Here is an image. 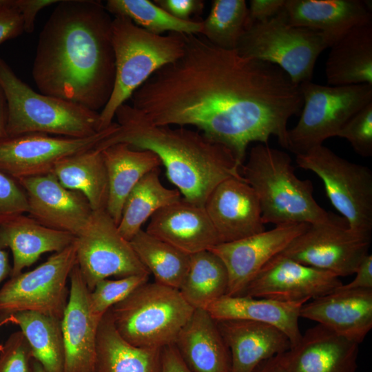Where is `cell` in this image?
Masks as SVG:
<instances>
[{
    "mask_svg": "<svg viewBox=\"0 0 372 372\" xmlns=\"http://www.w3.org/2000/svg\"><path fill=\"white\" fill-rule=\"evenodd\" d=\"M130 242L139 260L154 275L155 282L180 289L189 267L190 255L143 229Z\"/></svg>",
    "mask_w": 372,
    "mask_h": 372,
    "instance_id": "cell-35",
    "label": "cell"
},
{
    "mask_svg": "<svg viewBox=\"0 0 372 372\" xmlns=\"http://www.w3.org/2000/svg\"><path fill=\"white\" fill-rule=\"evenodd\" d=\"M7 105L3 91L0 87V138L6 136Z\"/></svg>",
    "mask_w": 372,
    "mask_h": 372,
    "instance_id": "cell-49",
    "label": "cell"
},
{
    "mask_svg": "<svg viewBox=\"0 0 372 372\" xmlns=\"http://www.w3.org/2000/svg\"><path fill=\"white\" fill-rule=\"evenodd\" d=\"M68 303L61 319L63 372H94L96 335L101 320L90 309V291L77 264L70 274Z\"/></svg>",
    "mask_w": 372,
    "mask_h": 372,
    "instance_id": "cell-19",
    "label": "cell"
},
{
    "mask_svg": "<svg viewBox=\"0 0 372 372\" xmlns=\"http://www.w3.org/2000/svg\"><path fill=\"white\" fill-rule=\"evenodd\" d=\"M307 302H285L269 298L225 295L205 310L216 320H245L270 324L289 339L291 348L300 341V311Z\"/></svg>",
    "mask_w": 372,
    "mask_h": 372,
    "instance_id": "cell-26",
    "label": "cell"
},
{
    "mask_svg": "<svg viewBox=\"0 0 372 372\" xmlns=\"http://www.w3.org/2000/svg\"><path fill=\"white\" fill-rule=\"evenodd\" d=\"M24 32L23 21L15 7L0 9V43L20 36Z\"/></svg>",
    "mask_w": 372,
    "mask_h": 372,
    "instance_id": "cell-43",
    "label": "cell"
},
{
    "mask_svg": "<svg viewBox=\"0 0 372 372\" xmlns=\"http://www.w3.org/2000/svg\"><path fill=\"white\" fill-rule=\"evenodd\" d=\"M155 3L174 17L183 21H192L193 15L200 14L205 7L201 0H154Z\"/></svg>",
    "mask_w": 372,
    "mask_h": 372,
    "instance_id": "cell-42",
    "label": "cell"
},
{
    "mask_svg": "<svg viewBox=\"0 0 372 372\" xmlns=\"http://www.w3.org/2000/svg\"><path fill=\"white\" fill-rule=\"evenodd\" d=\"M112 42L115 79L109 101L99 112V131L114 122L118 108L126 103L152 74L183 54L185 34H152L126 17L114 16L112 22Z\"/></svg>",
    "mask_w": 372,
    "mask_h": 372,
    "instance_id": "cell-5",
    "label": "cell"
},
{
    "mask_svg": "<svg viewBox=\"0 0 372 372\" xmlns=\"http://www.w3.org/2000/svg\"><path fill=\"white\" fill-rule=\"evenodd\" d=\"M302 112L297 124L288 130V149L297 154L322 145L335 136L360 110L372 103V85H323L311 81L300 84Z\"/></svg>",
    "mask_w": 372,
    "mask_h": 372,
    "instance_id": "cell-9",
    "label": "cell"
},
{
    "mask_svg": "<svg viewBox=\"0 0 372 372\" xmlns=\"http://www.w3.org/2000/svg\"><path fill=\"white\" fill-rule=\"evenodd\" d=\"M17 181L27 196L28 213L40 224L76 237L88 225L93 210L87 199L62 185L53 173Z\"/></svg>",
    "mask_w": 372,
    "mask_h": 372,
    "instance_id": "cell-17",
    "label": "cell"
},
{
    "mask_svg": "<svg viewBox=\"0 0 372 372\" xmlns=\"http://www.w3.org/2000/svg\"><path fill=\"white\" fill-rule=\"evenodd\" d=\"M330 48L325 64L329 85H372V20L351 29Z\"/></svg>",
    "mask_w": 372,
    "mask_h": 372,
    "instance_id": "cell-28",
    "label": "cell"
},
{
    "mask_svg": "<svg viewBox=\"0 0 372 372\" xmlns=\"http://www.w3.org/2000/svg\"><path fill=\"white\" fill-rule=\"evenodd\" d=\"M308 223H287L232 242H221L209 250L223 262L228 273L226 295L238 296L260 269L304 232Z\"/></svg>",
    "mask_w": 372,
    "mask_h": 372,
    "instance_id": "cell-16",
    "label": "cell"
},
{
    "mask_svg": "<svg viewBox=\"0 0 372 372\" xmlns=\"http://www.w3.org/2000/svg\"><path fill=\"white\" fill-rule=\"evenodd\" d=\"M0 87L7 105V136L43 133L85 138L100 132L99 112L34 90L1 56Z\"/></svg>",
    "mask_w": 372,
    "mask_h": 372,
    "instance_id": "cell-6",
    "label": "cell"
},
{
    "mask_svg": "<svg viewBox=\"0 0 372 372\" xmlns=\"http://www.w3.org/2000/svg\"><path fill=\"white\" fill-rule=\"evenodd\" d=\"M329 47L322 33L290 24L282 10L268 20L250 23L236 50L279 67L300 85L311 81L318 57Z\"/></svg>",
    "mask_w": 372,
    "mask_h": 372,
    "instance_id": "cell-8",
    "label": "cell"
},
{
    "mask_svg": "<svg viewBox=\"0 0 372 372\" xmlns=\"http://www.w3.org/2000/svg\"><path fill=\"white\" fill-rule=\"evenodd\" d=\"M19 327L27 340L32 357L46 372H63L65 350L61 320L35 311L10 315L0 325Z\"/></svg>",
    "mask_w": 372,
    "mask_h": 372,
    "instance_id": "cell-32",
    "label": "cell"
},
{
    "mask_svg": "<svg viewBox=\"0 0 372 372\" xmlns=\"http://www.w3.org/2000/svg\"><path fill=\"white\" fill-rule=\"evenodd\" d=\"M31 366L32 372H46L41 364L34 358L32 360Z\"/></svg>",
    "mask_w": 372,
    "mask_h": 372,
    "instance_id": "cell-51",
    "label": "cell"
},
{
    "mask_svg": "<svg viewBox=\"0 0 372 372\" xmlns=\"http://www.w3.org/2000/svg\"><path fill=\"white\" fill-rule=\"evenodd\" d=\"M240 174L258 196L265 225L316 224L333 216L313 198L312 183L296 176L285 152L259 143L251 147Z\"/></svg>",
    "mask_w": 372,
    "mask_h": 372,
    "instance_id": "cell-4",
    "label": "cell"
},
{
    "mask_svg": "<svg viewBox=\"0 0 372 372\" xmlns=\"http://www.w3.org/2000/svg\"><path fill=\"white\" fill-rule=\"evenodd\" d=\"M52 173L65 187L82 193L93 211L106 210L108 178L101 151L91 149L65 157Z\"/></svg>",
    "mask_w": 372,
    "mask_h": 372,
    "instance_id": "cell-31",
    "label": "cell"
},
{
    "mask_svg": "<svg viewBox=\"0 0 372 372\" xmlns=\"http://www.w3.org/2000/svg\"><path fill=\"white\" fill-rule=\"evenodd\" d=\"M181 198L177 189H169L163 185L158 169L148 172L127 196L118 225L120 233L130 241L157 211Z\"/></svg>",
    "mask_w": 372,
    "mask_h": 372,
    "instance_id": "cell-33",
    "label": "cell"
},
{
    "mask_svg": "<svg viewBox=\"0 0 372 372\" xmlns=\"http://www.w3.org/2000/svg\"><path fill=\"white\" fill-rule=\"evenodd\" d=\"M145 231L188 255L221 243L205 207L183 197L157 211Z\"/></svg>",
    "mask_w": 372,
    "mask_h": 372,
    "instance_id": "cell-21",
    "label": "cell"
},
{
    "mask_svg": "<svg viewBox=\"0 0 372 372\" xmlns=\"http://www.w3.org/2000/svg\"><path fill=\"white\" fill-rule=\"evenodd\" d=\"M74 243L77 265L90 291L110 276L150 274L105 209L93 211Z\"/></svg>",
    "mask_w": 372,
    "mask_h": 372,
    "instance_id": "cell-12",
    "label": "cell"
},
{
    "mask_svg": "<svg viewBox=\"0 0 372 372\" xmlns=\"http://www.w3.org/2000/svg\"><path fill=\"white\" fill-rule=\"evenodd\" d=\"M282 11L290 24L322 33L330 47L353 28L372 20L371 1L285 0Z\"/></svg>",
    "mask_w": 372,
    "mask_h": 372,
    "instance_id": "cell-22",
    "label": "cell"
},
{
    "mask_svg": "<svg viewBox=\"0 0 372 372\" xmlns=\"http://www.w3.org/2000/svg\"><path fill=\"white\" fill-rule=\"evenodd\" d=\"M285 0H251L249 23L261 22L276 16L283 8Z\"/></svg>",
    "mask_w": 372,
    "mask_h": 372,
    "instance_id": "cell-45",
    "label": "cell"
},
{
    "mask_svg": "<svg viewBox=\"0 0 372 372\" xmlns=\"http://www.w3.org/2000/svg\"><path fill=\"white\" fill-rule=\"evenodd\" d=\"M204 207L221 242H232L265 230L258 196L243 178L220 182Z\"/></svg>",
    "mask_w": 372,
    "mask_h": 372,
    "instance_id": "cell-18",
    "label": "cell"
},
{
    "mask_svg": "<svg viewBox=\"0 0 372 372\" xmlns=\"http://www.w3.org/2000/svg\"><path fill=\"white\" fill-rule=\"evenodd\" d=\"M347 139L354 150L364 157L372 156V103L355 113L336 136Z\"/></svg>",
    "mask_w": 372,
    "mask_h": 372,
    "instance_id": "cell-39",
    "label": "cell"
},
{
    "mask_svg": "<svg viewBox=\"0 0 372 372\" xmlns=\"http://www.w3.org/2000/svg\"><path fill=\"white\" fill-rule=\"evenodd\" d=\"M228 273L222 260L205 250L190 255L187 275L178 289L194 309H206L212 302L226 295Z\"/></svg>",
    "mask_w": 372,
    "mask_h": 372,
    "instance_id": "cell-34",
    "label": "cell"
},
{
    "mask_svg": "<svg viewBox=\"0 0 372 372\" xmlns=\"http://www.w3.org/2000/svg\"><path fill=\"white\" fill-rule=\"evenodd\" d=\"M31 348L21 331L12 333L0 350V372H32Z\"/></svg>",
    "mask_w": 372,
    "mask_h": 372,
    "instance_id": "cell-40",
    "label": "cell"
},
{
    "mask_svg": "<svg viewBox=\"0 0 372 372\" xmlns=\"http://www.w3.org/2000/svg\"><path fill=\"white\" fill-rule=\"evenodd\" d=\"M297 165L315 173L323 182L327 197L343 215L349 229L371 236L372 172L346 160L323 145L297 154Z\"/></svg>",
    "mask_w": 372,
    "mask_h": 372,
    "instance_id": "cell-10",
    "label": "cell"
},
{
    "mask_svg": "<svg viewBox=\"0 0 372 372\" xmlns=\"http://www.w3.org/2000/svg\"><path fill=\"white\" fill-rule=\"evenodd\" d=\"M76 264L74 241L33 270L11 277L0 289V323L26 311L61 320L69 296L67 280Z\"/></svg>",
    "mask_w": 372,
    "mask_h": 372,
    "instance_id": "cell-11",
    "label": "cell"
},
{
    "mask_svg": "<svg viewBox=\"0 0 372 372\" xmlns=\"http://www.w3.org/2000/svg\"><path fill=\"white\" fill-rule=\"evenodd\" d=\"M194 309L178 289L147 282L109 309L120 335L143 348L174 344Z\"/></svg>",
    "mask_w": 372,
    "mask_h": 372,
    "instance_id": "cell-7",
    "label": "cell"
},
{
    "mask_svg": "<svg viewBox=\"0 0 372 372\" xmlns=\"http://www.w3.org/2000/svg\"><path fill=\"white\" fill-rule=\"evenodd\" d=\"M174 345L192 372H231L229 350L216 320L205 309H194Z\"/></svg>",
    "mask_w": 372,
    "mask_h": 372,
    "instance_id": "cell-25",
    "label": "cell"
},
{
    "mask_svg": "<svg viewBox=\"0 0 372 372\" xmlns=\"http://www.w3.org/2000/svg\"><path fill=\"white\" fill-rule=\"evenodd\" d=\"M107 128L85 138L54 136L43 133H26L0 138V171L20 179L52 173L61 159L94 149L114 128Z\"/></svg>",
    "mask_w": 372,
    "mask_h": 372,
    "instance_id": "cell-14",
    "label": "cell"
},
{
    "mask_svg": "<svg viewBox=\"0 0 372 372\" xmlns=\"http://www.w3.org/2000/svg\"><path fill=\"white\" fill-rule=\"evenodd\" d=\"M112 19L101 1H59L39 37L32 69L39 92L100 112L115 79Z\"/></svg>",
    "mask_w": 372,
    "mask_h": 372,
    "instance_id": "cell-2",
    "label": "cell"
},
{
    "mask_svg": "<svg viewBox=\"0 0 372 372\" xmlns=\"http://www.w3.org/2000/svg\"><path fill=\"white\" fill-rule=\"evenodd\" d=\"M216 322L230 352L231 372H255L262 362L291 348L288 337L270 324L245 320Z\"/></svg>",
    "mask_w": 372,
    "mask_h": 372,
    "instance_id": "cell-23",
    "label": "cell"
},
{
    "mask_svg": "<svg viewBox=\"0 0 372 372\" xmlns=\"http://www.w3.org/2000/svg\"><path fill=\"white\" fill-rule=\"evenodd\" d=\"M149 275H134L118 280L104 279L90 291L89 306L92 314L101 320L114 305L124 300L141 285L148 282Z\"/></svg>",
    "mask_w": 372,
    "mask_h": 372,
    "instance_id": "cell-38",
    "label": "cell"
},
{
    "mask_svg": "<svg viewBox=\"0 0 372 372\" xmlns=\"http://www.w3.org/2000/svg\"><path fill=\"white\" fill-rule=\"evenodd\" d=\"M101 152L108 178L106 211L118 225L129 193L146 174L158 169L161 163L153 152L136 149L125 143L110 145Z\"/></svg>",
    "mask_w": 372,
    "mask_h": 372,
    "instance_id": "cell-29",
    "label": "cell"
},
{
    "mask_svg": "<svg viewBox=\"0 0 372 372\" xmlns=\"http://www.w3.org/2000/svg\"><path fill=\"white\" fill-rule=\"evenodd\" d=\"M28 211L23 189L17 180L0 171V225Z\"/></svg>",
    "mask_w": 372,
    "mask_h": 372,
    "instance_id": "cell-41",
    "label": "cell"
},
{
    "mask_svg": "<svg viewBox=\"0 0 372 372\" xmlns=\"http://www.w3.org/2000/svg\"><path fill=\"white\" fill-rule=\"evenodd\" d=\"M75 238L69 232L47 227L24 214L0 225V247L9 248L12 254L11 277L31 266L43 254L63 250Z\"/></svg>",
    "mask_w": 372,
    "mask_h": 372,
    "instance_id": "cell-27",
    "label": "cell"
},
{
    "mask_svg": "<svg viewBox=\"0 0 372 372\" xmlns=\"http://www.w3.org/2000/svg\"><path fill=\"white\" fill-rule=\"evenodd\" d=\"M12 267L10 266L8 255L6 251L0 247V283L10 276Z\"/></svg>",
    "mask_w": 372,
    "mask_h": 372,
    "instance_id": "cell-50",
    "label": "cell"
},
{
    "mask_svg": "<svg viewBox=\"0 0 372 372\" xmlns=\"http://www.w3.org/2000/svg\"><path fill=\"white\" fill-rule=\"evenodd\" d=\"M104 5L112 16L126 17L152 34H162L168 32L199 34L201 31L202 20L176 19L149 0H108Z\"/></svg>",
    "mask_w": 372,
    "mask_h": 372,
    "instance_id": "cell-36",
    "label": "cell"
},
{
    "mask_svg": "<svg viewBox=\"0 0 372 372\" xmlns=\"http://www.w3.org/2000/svg\"><path fill=\"white\" fill-rule=\"evenodd\" d=\"M300 318L360 344L372 328V289H340L305 302Z\"/></svg>",
    "mask_w": 372,
    "mask_h": 372,
    "instance_id": "cell-20",
    "label": "cell"
},
{
    "mask_svg": "<svg viewBox=\"0 0 372 372\" xmlns=\"http://www.w3.org/2000/svg\"><path fill=\"white\" fill-rule=\"evenodd\" d=\"M359 344L317 324L287 351L294 372H356Z\"/></svg>",
    "mask_w": 372,
    "mask_h": 372,
    "instance_id": "cell-24",
    "label": "cell"
},
{
    "mask_svg": "<svg viewBox=\"0 0 372 372\" xmlns=\"http://www.w3.org/2000/svg\"><path fill=\"white\" fill-rule=\"evenodd\" d=\"M342 282L335 274L277 254L238 296L285 302H308L328 294Z\"/></svg>",
    "mask_w": 372,
    "mask_h": 372,
    "instance_id": "cell-15",
    "label": "cell"
},
{
    "mask_svg": "<svg viewBox=\"0 0 372 372\" xmlns=\"http://www.w3.org/2000/svg\"><path fill=\"white\" fill-rule=\"evenodd\" d=\"M201 23L200 35L220 48L236 50L250 24L247 4L245 0H213Z\"/></svg>",
    "mask_w": 372,
    "mask_h": 372,
    "instance_id": "cell-37",
    "label": "cell"
},
{
    "mask_svg": "<svg viewBox=\"0 0 372 372\" xmlns=\"http://www.w3.org/2000/svg\"><path fill=\"white\" fill-rule=\"evenodd\" d=\"M94 372H162V349L127 342L116 331L108 310L98 327Z\"/></svg>",
    "mask_w": 372,
    "mask_h": 372,
    "instance_id": "cell-30",
    "label": "cell"
},
{
    "mask_svg": "<svg viewBox=\"0 0 372 372\" xmlns=\"http://www.w3.org/2000/svg\"><path fill=\"white\" fill-rule=\"evenodd\" d=\"M371 239L350 230L345 219L333 216L327 222L310 224L278 254L344 277L354 274L369 254Z\"/></svg>",
    "mask_w": 372,
    "mask_h": 372,
    "instance_id": "cell-13",
    "label": "cell"
},
{
    "mask_svg": "<svg viewBox=\"0 0 372 372\" xmlns=\"http://www.w3.org/2000/svg\"><path fill=\"white\" fill-rule=\"evenodd\" d=\"M255 372H294L287 358V352L262 362Z\"/></svg>",
    "mask_w": 372,
    "mask_h": 372,
    "instance_id": "cell-48",
    "label": "cell"
},
{
    "mask_svg": "<svg viewBox=\"0 0 372 372\" xmlns=\"http://www.w3.org/2000/svg\"><path fill=\"white\" fill-rule=\"evenodd\" d=\"M59 1L57 0H16L15 8L22 16L24 32L32 33L34 31L36 17L40 10Z\"/></svg>",
    "mask_w": 372,
    "mask_h": 372,
    "instance_id": "cell-44",
    "label": "cell"
},
{
    "mask_svg": "<svg viewBox=\"0 0 372 372\" xmlns=\"http://www.w3.org/2000/svg\"><path fill=\"white\" fill-rule=\"evenodd\" d=\"M156 125H191L229 148L242 167L250 143L278 138L288 149L287 123L302 107L300 85L279 67L185 34L183 54L132 94Z\"/></svg>",
    "mask_w": 372,
    "mask_h": 372,
    "instance_id": "cell-1",
    "label": "cell"
},
{
    "mask_svg": "<svg viewBox=\"0 0 372 372\" xmlns=\"http://www.w3.org/2000/svg\"><path fill=\"white\" fill-rule=\"evenodd\" d=\"M354 279L340 289H372V255H366L360 263L355 272Z\"/></svg>",
    "mask_w": 372,
    "mask_h": 372,
    "instance_id": "cell-46",
    "label": "cell"
},
{
    "mask_svg": "<svg viewBox=\"0 0 372 372\" xmlns=\"http://www.w3.org/2000/svg\"><path fill=\"white\" fill-rule=\"evenodd\" d=\"M162 372H192L174 344L162 349Z\"/></svg>",
    "mask_w": 372,
    "mask_h": 372,
    "instance_id": "cell-47",
    "label": "cell"
},
{
    "mask_svg": "<svg viewBox=\"0 0 372 372\" xmlns=\"http://www.w3.org/2000/svg\"><path fill=\"white\" fill-rule=\"evenodd\" d=\"M2 345H3V344H0V350H1V347H2Z\"/></svg>",
    "mask_w": 372,
    "mask_h": 372,
    "instance_id": "cell-53",
    "label": "cell"
},
{
    "mask_svg": "<svg viewBox=\"0 0 372 372\" xmlns=\"http://www.w3.org/2000/svg\"><path fill=\"white\" fill-rule=\"evenodd\" d=\"M114 130L94 148L117 143L155 154L168 180L186 200L205 205L212 190L229 178H243L233 152L200 131L149 123L132 105L125 103L115 113Z\"/></svg>",
    "mask_w": 372,
    "mask_h": 372,
    "instance_id": "cell-3",
    "label": "cell"
},
{
    "mask_svg": "<svg viewBox=\"0 0 372 372\" xmlns=\"http://www.w3.org/2000/svg\"><path fill=\"white\" fill-rule=\"evenodd\" d=\"M16 0H0V9L6 7H15Z\"/></svg>",
    "mask_w": 372,
    "mask_h": 372,
    "instance_id": "cell-52",
    "label": "cell"
}]
</instances>
